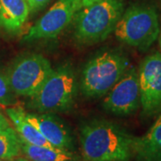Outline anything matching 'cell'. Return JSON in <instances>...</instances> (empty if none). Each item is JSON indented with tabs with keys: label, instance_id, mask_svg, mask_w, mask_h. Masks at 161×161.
Here are the masks:
<instances>
[{
	"label": "cell",
	"instance_id": "cell-1",
	"mask_svg": "<svg viewBox=\"0 0 161 161\" xmlns=\"http://www.w3.org/2000/svg\"><path fill=\"white\" fill-rule=\"evenodd\" d=\"M134 137L115 123L94 119L80 128L84 161H131Z\"/></svg>",
	"mask_w": 161,
	"mask_h": 161
},
{
	"label": "cell",
	"instance_id": "cell-2",
	"mask_svg": "<svg viewBox=\"0 0 161 161\" xmlns=\"http://www.w3.org/2000/svg\"><path fill=\"white\" fill-rule=\"evenodd\" d=\"M123 13L120 0H104L82 7L74 18L75 40L89 45L103 41L115 31Z\"/></svg>",
	"mask_w": 161,
	"mask_h": 161
},
{
	"label": "cell",
	"instance_id": "cell-3",
	"mask_svg": "<svg viewBox=\"0 0 161 161\" xmlns=\"http://www.w3.org/2000/svg\"><path fill=\"white\" fill-rule=\"evenodd\" d=\"M120 52L100 54L85 64L80 77V90L87 98H101L109 92L130 66Z\"/></svg>",
	"mask_w": 161,
	"mask_h": 161
},
{
	"label": "cell",
	"instance_id": "cell-4",
	"mask_svg": "<svg viewBox=\"0 0 161 161\" xmlns=\"http://www.w3.org/2000/svg\"><path fill=\"white\" fill-rule=\"evenodd\" d=\"M160 26L156 9L137 4L127 8L116 23L115 37L128 46L145 51L158 39Z\"/></svg>",
	"mask_w": 161,
	"mask_h": 161
},
{
	"label": "cell",
	"instance_id": "cell-5",
	"mask_svg": "<svg viewBox=\"0 0 161 161\" xmlns=\"http://www.w3.org/2000/svg\"><path fill=\"white\" fill-rule=\"evenodd\" d=\"M76 92L75 71L69 64L53 69L31 100L38 113H63L71 109Z\"/></svg>",
	"mask_w": 161,
	"mask_h": 161
},
{
	"label": "cell",
	"instance_id": "cell-6",
	"mask_svg": "<svg viewBox=\"0 0 161 161\" xmlns=\"http://www.w3.org/2000/svg\"><path fill=\"white\" fill-rule=\"evenodd\" d=\"M51 64L40 54L18 58L6 73L14 93L21 97H33L53 71Z\"/></svg>",
	"mask_w": 161,
	"mask_h": 161
},
{
	"label": "cell",
	"instance_id": "cell-7",
	"mask_svg": "<svg viewBox=\"0 0 161 161\" xmlns=\"http://www.w3.org/2000/svg\"><path fill=\"white\" fill-rule=\"evenodd\" d=\"M81 9L79 0H58L24 35V41L57 38Z\"/></svg>",
	"mask_w": 161,
	"mask_h": 161
},
{
	"label": "cell",
	"instance_id": "cell-8",
	"mask_svg": "<svg viewBox=\"0 0 161 161\" xmlns=\"http://www.w3.org/2000/svg\"><path fill=\"white\" fill-rule=\"evenodd\" d=\"M141 106L145 116L161 111V53L146 57L138 71Z\"/></svg>",
	"mask_w": 161,
	"mask_h": 161
},
{
	"label": "cell",
	"instance_id": "cell-9",
	"mask_svg": "<svg viewBox=\"0 0 161 161\" xmlns=\"http://www.w3.org/2000/svg\"><path fill=\"white\" fill-rule=\"evenodd\" d=\"M141 105L138 71L129 66L126 72L107 93L103 107L106 111L117 115H131Z\"/></svg>",
	"mask_w": 161,
	"mask_h": 161
},
{
	"label": "cell",
	"instance_id": "cell-10",
	"mask_svg": "<svg viewBox=\"0 0 161 161\" xmlns=\"http://www.w3.org/2000/svg\"><path fill=\"white\" fill-rule=\"evenodd\" d=\"M25 116L53 147L74 151L75 142L69 128L51 113H26Z\"/></svg>",
	"mask_w": 161,
	"mask_h": 161
},
{
	"label": "cell",
	"instance_id": "cell-11",
	"mask_svg": "<svg viewBox=\"0 0 161 161\" xmlns=\"http://www.w3.org/2000/svg\"><path fill=\"white\" fill-rule=\"evenodd\" d=\"M30 12L27 0H0V27L10 34H16L27 22Z\"/></svg>",
	"mask_w": 161,
	"mask_h": 161
},
{
	"label": "cell",
	"instance_id": "cell-12",
	"mask_svg": "<svg viewBox=\"0 0 161 161\" xmlns=\"http://www.w3.org/2000/svg\"><path fill=\"white\" fill-rule=\"evenodd\" d=\"M136 161H161V115L145 135L133 141Z\"/></svg>",
	"mask_w": 161,
	"mask_h": 161
},
{
	"label": "cell",
	"instance_id": "cell-13",
	"mask_svg": "<svg viewBox=\"0 0 161 161\" xmlns=\"http://www.w3.org/2000/svg\"><path fill=\"white\" fill-rule=\"evenodd\" d=\"M6 114L11 119L19 137L30 144L37 146L53 147L40 132L25 116V111L21 108L11 107L6 109Z\"/></svg>",
	"mask_w": 161,
	"mask_h": 161
},
{
	"label": "cell",
	"instance_id": "cell-14",
	"mask_svg": "<svg viewBox=\"0 0 161 161\" xmlns=\"http://www.w3.org/2000/svg\"><path fill=\"white\" fill-rule=\"evenodd\" d=\"M21 150L29 161H78L73 151L55 147L37 146L30 144L20 138Z\"/></svg>",
	"mask_w": 161,
	"mask_h": 161
},
{
	"label": "cell",
	"instance_id": "cell-15",
	"mask_svg": "<svg viewBox=\"0 0 161 161\" xmlns=\"http://www.w3.org/2000/svg\"><path fill=\"white\" fill-rule=\"evenodd\" d=\"M21 141L13 127L0 131V159L11 161L21 154Z\"/></svg>",
	"mask_w": 161,
	"mask_h": 161
},
{
	"label": "cell",
	"instance_id": "cell-16",
	"mask_svg": "<svg viewBox=\"0 0 161 161\" xmlns=\"http://www.w3.org/2000/svg\"><path fill=\"white\" fill-rule=\"evenodd\" d=\"M14 95L6 74L0 72V105L5 107L13 106L15 102Z\"/></svg>",
	"mask_w": 161,
	"mask_h": 161
},
{
	"label": "cell",
	"instance_id": "cell-17",
	"mask_svg": "<svg viewBox=\"0 0 161 161\" xmlns=\"http://www.w3.org/2000/svg\"><path fill=\"white\" fill-rule=\"evenodd\" d=\"M29 3L30 9L31 12L39 11L44 6L50 1V0H27Z\"/></svg>",
	"mask_w": 161,
	"mask_h": 161
},
{
	"label": "cell",
	"instance_id": "cell-18",
	"mask_svg": "<svg viewBox=\"0 0 161 161\" xmlns=\"http://www.w3.org/2000/svg\"><path fill=\"white\" fill-rule=\"evenodd\" d=\"M10 122L5 115L0 112V131L6 130L8 127H10Z\"/></svg>",
	"mask_w": 161,
	"mask_h": 161
},
{
	"label": "cell",
	"instance_id": "cell-19",
	"mask_svg": "<svg viewBox=\"0 0 161 161\" xmlns=\"http://www.w3.org/2000/svg\"><path fill=\"white\" fill-rule=\"evenodd\" d=\"M101 1H104V0H79L81 8H82V7H86V6H92L93 4H96V3L101 2Z\"/></svg>",
	"mask_w": 161,
	"mask_h": 161
},
{
	"label": "cell",
	"instance_id": "cell-20",
	"mask_svg": "<svg viewBox=\"0 0 161 161\" xmlns=\"http://www.w3.org/2000/svg\"><path fill=\"white\" fill-rule=\"evenodd\" d=\"M158 41H159V47H160L161 48V30L160 32H159V36H158Z\"/></svg>",
	"mask_w": 161,
	"mask_h": 161
},
{
	"label": "cell",
	"instance_id": "cell-21",
	"mask_svg": "<svg viewBox=\"0 0 161 161\" xmlns=\"http://www.w3.org/2000/svg\"><path fill=\"white\" fill-rule=\"evenodd\" d=\"M0 161H8V160H4V159H0Z\"/></svg>",
	"mask_w": 161,
	"mask_h": 161
}]
</instances>
